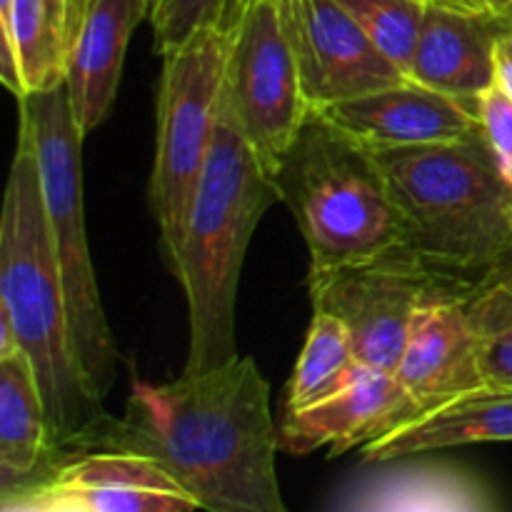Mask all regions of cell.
Here are the masks:
<instances>
[{
  "instance_id": "2",
  "label": "cell",
  "mask_w": 512,
  "mask_h": 512,
  "mask_svg": "<svg viewBox=\"0 0 512 512\" xmlns=\"http://www.w3.org/2000/svg\"><path fill=\"white\" fill-rule=\"evenodd\" d=\"M0 313L33 368L60 453L105 410L78 363L38 163L20 130L0 218Z\"/></svg>"
},
{
  "instance_id": "12",
  "label": "cell",
  "mask_w": 512,
  "mask_h": 512,
  "mask_svg": "<svg viewBox=\"0 0 512 512\" xmlns=\"http://www.w3.org/2000/svg\"><path fill=\"white\" fill-rule=\"evenodd\" d=\"M370 153L453 143L480 133V100L453 98L415 80L313 110Z\"/></svg>"
},
{
  "instance_id": "21",
  "label": "cell",
  "mask_w": 512,
  "mask_h": 512,
  "mask_svg": "<svg viewBox=\"0 0 512 512\" xmlns=\"http://www.w3.org/2000/svg\"><path fill=\"white\" fill-rule=\"evenodd\" d=\"M375 45L410 78L428 0H338Z\"/></svg>"
},
{
  "instance_id": "28",
  "label": "cell",
  "mask_w": 512,
  "mask_h": 512,
  "mask_svg": "<svg viewBox=\"0 0 512 512\" xmlns=\"http://www.w3.org/2000/svg\"><path fill=\"white\" fill-rule=\"evenodd\" d=\"M253 3V0H228V8H225V15H223V28H235V23H238V18L243 15V10L248 8V5Z\"/></svg>"
},
{
  "instance_id": "30",
  "label": "cell",
  "mask_w": 512,
  "mask_h": 512,
  "mask_svg": "<svg viewBox=\"0 0 512 512\" xmlns=\"http://www.w3.org/2000/svg\"><path fill=\"white\" fill-rule=\"evenodd\" d=\"M48 5L53 8L55 18L60 20V28H63V35H65V28H68V10H70V0H48ZM65 43H68V35H65ZM70 50V45H68ZM70 55V53H68Z\"/></svg>"
},
{
  "instance_id": "24",
  "label": "cell",
  "mask_w": 512,
  "mask_h": 512,
  "mask_svg": "<svg viewBox=\"0 0 512 512\" xmlns=\"http://www.w3.org/2000/svg\"><path fill=\"white\" fill-rule=\"evenodd\" d=\"M480 123L498 160L500 173L512 185V100L498 85L480 95Z\"/></svg>"
},
{
  "instance_id": "8",
  "label": "cell",
  "mask_w": 512,
  "mask_h": 512,
  "mask_svg": "<svg viewBox=\"0 0 512 512\" xmlns=\"http://www.w3.org/2000/svg\"><path fill=\"white\" fill-rule=\"evenodd\" d=\"M225 103L273 175L313 115L290 45L285 0H253L235 23Z\"/></svg>"
},
{
  "instance_id": "6",
  "label": "cell",
  "mask_w": 512,
  "mask_h": 512,
  "mask_svg": "<svg viewBox=\"0 0 512 512\" xmlns=\"http://www.w3.org/2000/svg\"><path fill=\"white\" fill-rule=\"evenodd\" d=\"M18 110V130L28 135L38 163L50 238L68 300L75 353L93 393L105 400L118 378L120 353L105 318L85 230L80 155L85 135L78 128L65 85L18 100Z\"/></svg>"
},
{
  "instance_id": "19",
  "label": "cell",
  "mask_w": 512,
  "mask_h": 512,
  "mask_svg": "<svg viewBox=\"0 0 512 512\" xmlns=\"http://www.w3.org/2000/svg\"><path fill=\"white\" fill-rule=\"evenodd\" d=\"M0 38L13 48L28 95L65 85L70 50L48 0H10L0 10Z\"/></svg>"
},
{
  "instance_id": "26",
  "label": "cell",
  "mask_w": 512,
  "mask_h": 512,
  "mask_svg": "<svg viewBox=\"0 0 512 512\" xmlns=\"http://www.w3.org/2000/svg\"><path fill=\"white\" fill-rule=\"evenodd\" d=\"M495 85L512 100V28L495 45Z\"/></svg>"
},
{
  "instance_id": "13",
  "label": "cell",
  "mask_w": 512,
  "mask_h": 512,
  "mask_svg": "<svg viewBox=\"0 0 512 512\" xmlns=\"http://www.w3.org/2000/svg\"><path fill=\"white\" fill-rule=\"evenodd\" d=\"M415 415H420L418 403L405 393L395 373L360 363L343 388L305 408L285 410L280 450L308 455L328 448L330 458H338L393 433Z\"/></svg>"
},
{
  "instance_id": "17",
  "label": "cell",
  "mask_w": 512,
  "mask_h": 512,
  "mask_svg": "<svg viewBox=\"0 0 512 512\" xmlns=\"http://www.w3.org/2000/svg\"><path fill=\"white\" fill-rule=\"evenodd\" d=\"M503 440H512V388L485 383L415 415L383 438L370 440L360 453L368 463H390L420 453Z\"/></svg>"
},
{
  "instance_id": "4",
  "label": "cell",
  "mask_w": 512,
  "mask_h": 512,
  "mask_svg": "<svg viewBox=\"0 0 512 512\" xmlns=\"http://www.w3.org/2000/svg\"><path fill=\"white\" fill-rule=\"evenodd\" d=\"M280 195L223 95L208 163L195 188L173 273L188 303V360L210 370L238 358L235 303L250 238Z\"/></svg>"
},
{
  "instance_id": "31",
  "label": "cell",
  "mask_w": 512,
  "mask_h": 512,
  "mask_svg": "<svg viewBox=\"0 0 512 512\" xmlns=\"http://www.w3.org/2000/svg\"><path fill=\"white\" fill-rule=\"evenodd\" d=\"M505 18H508V23H510V28H512V3H510V8H508V13H505Z\"/></svg>"
},
{
  "instance_id": "32",
  "label": "cell",
  "mask_w": 512,
  "mask_h": 512,
  "mask_svg": "<svg viewBox=\"0 0 512 512\" xmlns=\"http://www.w3.org/2000/svg\"><path fill=\"white\" fill-rule=\"evenodd\" d=\"M443 3H465V0H443Z\"/></svg>"
},
{
  "instance_id": "25",
  "label": "cell",
  "mask_w": 512,
  "mask_h": 512,
  "mask_svg": "<svg viewBox=\"0 0 512 512\" xmlns=\"http://www.w3.org/2000/svg\"><path fill=\"white\" fill-rule=\"evenodd\" d=\"M480 368L485 383L512 388V333L488 335L480 343Z\"/></svg>"
},
{
  "instance_id": "3",
  "label": "cell",
  "mask_w": 512,
  "mask_h": 512,
  "mask_svg": "<svg viewBox=\"0 0 512 512\" xmlns=\"http://www.w3.org/2000/svg\"><path fill=\"white\" fill-rule=\"evenodd\" d=\"M403 248L465 295L512 253V185L485 130L453 143L378 153Z\"/></svg>"
},
{
  "instance_id": "22",
  "label": "cell",
  "mask_w": 512,
  "mask_h": 512,
  "mask_svg": "<svg viewBox=\"0 0 512 512\" xmlns=\"http://www.w3.org/2000/svg\"><path fill=\"white\" fill-rule=\"evenodd\" d=\"M228 0H153L150 25H153L155 53L163 55L178 48L203 25L223 23Z\"/></svg>"
},
{
  "instance_id": "15",
  "label": "cell",
  "mask_w": 512,
  "mask_h": 512,
  "mask_svg": "<svg viewBox=\"0 0 512 512\" xmlns=\"http://www.w3.org/2000/svg\"><path fill=\"white\" fill-rule=\"evenodd\" d=\"M505 30H510L505 15L428 0L410 80L453 98L480 100L495 85V45Z\"/></svg>"
},
{
  "instance_id": "33",
  "label": "cell",
  "mask_w": 512,
  "mask_h": 512,
  "mask_svg": "<svg viewBox=\"0 0 512 512\" xmlns=\"http://www.w3.org/2000/svg\"><path fill=\"white\" fill-rule=\"evenodd\" d=\"M150 8H153V0H150Z\"/></svg>"
},
{
  "instance_id": "5",
  "label": "cell",
  "mask_w": 512,
  "mask_h": 512,
  "mask_svg": "<svg viewBox=\"0 0 512 512\" xmlns=\"http://www.w3.org/2000/svg\"><path fill=\"white\" fill-rule=\"evenodd\" d=\"M310 253V273L365 263L403 245V223L378 155L310 115L273 173Z\"/></svg>"
},
{
  "instance_id": "7",
  "label": "cell",
  "mask_w": 512,
  "mask_h": 512,
  "mask_svg": "<svg viewBox=\"0 0 512 512\" xmlns=\"http://www.w3.org/2000/svg\"><path fill=\"white\" fill-rule=\"evenodd\" d=\"M233 30L203 25L185 43L163 53L158 130L148 203L160 230V248L173 265L183 240L195 188L213 148L223 108Z\"/></svg>"
},
{
  "instance_id": "14",
  "label": "cell",
  "mask_w": 512,
  "mask_h": 512,
  "mask_svg": "<svg viewBox=\"0 0 512 512\" xmlns=\"http://www.w3.org/2000/svg\"><path fill=\"white\" fill-rule=\"evenodd\" d=\"M480 343L463 295H435L415 310L395 378L420 413L485 385Z\"/></svg>"
},
{
  "instance_id": "23",
  "label": "cell",
  "mask_w": 512,
  "mask_h": 512,
  "mask_svg": "<svg viewBox=\"0 0 512 512\" xmlns=\"http://www.w3.org/2000/svg\"><path fill=\"white\" fill-rule=\"evenodd\" d=\"M465 308L480 338L512 333V253L465 295Z\"/></svg>"
},
{
  "instance_id": "16",
  "label": "cell",
  "mask_w": 512,
  "mask_h": 512,
  "mask_svg": "<svg viewBox=\"0 0 512 512\" xmlns=\"http://www.w3.org/2000/svg\"><path fill=\"white\" fill-rule=\"evenodd\" d=\"M148 15L150 0H85L65 70V88L85 138L113 113L130 35Z\"/></svg>"
},
{
  "instance_id": "18",
  "label": "cell",
  "mask_w": 512,
  "mask_h": 512,
  "mask_svg": "<svg viewBox=\"0 0 512 512\" xmlns=\"http://www.w3.org/2000/svg\"><path fill=\"white\" fill-rule=\"evenodd\" d=\"M58 455L48 413L23 350L0 358V495L38 478Z\"/></svg>"
},
{
  "instance_id": "11",
  "label": "cell",
  "mask_w": 512,
  "mask_h": 512,
  "mask_svg": "<svg viewBox=\"0 0 512 512\" xmlns=\"http://www.w3.org/2000/svg\"><path fill=\"white\" fill-rule=\"evenodd\" d=\"M285 23L313 110L410 80L338 0H285Z\"/></svg>"
},
{
  "instance_id": "29",
  "label": "cell",
  "mask_w": 512,
  "mask_h": 512,
  "mask_svg": "<svg viewBox=\"0 0 512 512\" xmlns=\"http://www.w3.org/2000/svg\"><path fill=\"white\" fill-rule=\"evenodd\" d=\"M468 5H473V8H480V10H490V13H498V15H505L508 13L510 3L512 0H465Z\"/></svg>"
},
{
  "instance_id": "10",
  "label": "cell",
  "mask_w": 512,
  "mask_h": 512,
  "mask_svg": "<svg viewBox=\"0 0 512 512\" xmlns=\"http://www.w3.org/2000/svg\"><path fill=\"white\" fill-rule=\"evenodd\" d=\"M3 512H195L198 500L148 455L68 450L23 488L3 495Z\"/></svg>"
},
{
  "instance_id": "1",
  "label": "cell",
  "mask_w": 512,
  "mask_h": 512,
  "mask_svg": "<svg viewBox=\"0 0 512 512\" xmlns=\"http://www.w3.org/2000/svg\"><path fill=\"white\" fill-rule=\"evenodd\" d=\"M68 450H125L158 460L213 512H283L275 458L280 428L270 385L250 355L170 383L135 380L123 418L100 415Z\"/></svg>"
},
{
  "instance_id": "27",
  "label": "cell",
  "mask_w": 512,
  "mask_h": 512,
  "mask_svg": "<svg viewBox=\"0 0 512 512\" xmlns=\"http://www.w3.org/2000/svg\"><path fill=\"white\" fill-rule=\"evenodd\" d=\"M83 8H85V0H70V10H68V28H65V35H68V45H73L75 33H78L80 18H83Z\"/></svg>"
},
{
  "instance_id": "20",
  "label": "cell",
  "mask_w": 512,
  "mask_h": 512,
  "mask_svg": "<svg viewBox=\"0 0 512 512\" xmlns=\"http://www.w3.org/2000/svg\"><path fill=\"white\" fill-rule=\"evenodd\" d=\"M358 365L360 360L355 355L348 325L338 315L315 310L308 335H305V345L300 350L293 375H290L285 410L305 408V405L335 393L353 378Z\"/></svg>"
},
{
  "instance_id": "9",
  "label": "cell",
  "mask_w": 512,
  "mask_h": 512,
  "mask_svg": "<svg viewBox=\"0 0 512 512\" xmlns=\"http://www.w3.org/2000/svg\"><path fill=\"white\" fill-rule=\"evenodd\" d=\"M315 310L348 325L360 363L395 373L410 320L435 295H463L403 245L365 263L308 275Z\"/></svg>"
}]
</instances>
